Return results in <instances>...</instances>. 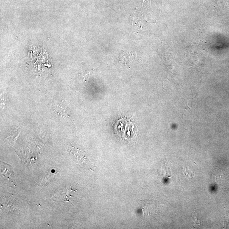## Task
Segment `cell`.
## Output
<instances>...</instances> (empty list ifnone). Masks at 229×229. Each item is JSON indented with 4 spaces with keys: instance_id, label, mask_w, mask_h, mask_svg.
<instances>
[{
    "instance_id": "6da1fadb",
    "label": "cell",
    "mask_w": 229,
    "mask_h": 229,
    "mask_svg": "<svg viewBox=\"0 0 229 229\" xmlns=\"http://www.w3.org/2000/svg\"><path fill=\"white\" fill-rule=\"evenodd\" d=\"M54 106V108L56 111L60 116H67V109L64 107L63 106L59 103H55Z\"/></svg>"
},
{
    "instance_id": "7a4b0ae2",
    "label": "cell",
    "mask_w": 229,
    "mask_h": 229,
    "mask_svg": "<svg viewBox=\"0 0 229 229\" xmlns=\"http://www.w3.org/2000/svg\"><path fill=\"white\" fill-rule=\"evenodd\" d=\"M182 171L183 173L187 176H189L190 177H193L194 176V173L191 171V169L188 168L187 167H184L182 169Z\"/></svg>"
},
{
    "instance_id": "3957f363",
    "label": "cell",
    "mask_w": 229,
    "mask_h": 229,
    "mask_svg": "<svg viewBox=\"0 0 229 229\" xmlns=\"http://www.w3.org/2000/svg\"><path fill=\"white\" fill-rule=\"evenodd\" d=\"M192 219L194 221V224L196 225H200V220L199 219V216L198 214H192Z\"/></svg>"
}]
</instances>
